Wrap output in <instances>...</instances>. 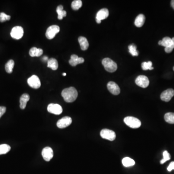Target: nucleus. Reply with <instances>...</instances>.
<instances>
[{"label": "nucleus", "instance_id": "1", "mask_svg": "<svg viewBox=\"0 0 174 174\" xmlns=\"http://www.w3.org/2000/svg\"><path fill=\"white\" fill-rule=\"evenodd\" d=\"M62 96L66 102L72 103L76 100L78 96V93L74 87H71L64 89L62 93Z\"/></svg>", "mask_w": 174, "mask_h": 174}, {"label": "nucleus", "instance_id": "13", "mask_svg": "<svg viewBox=\"0 0 174 174\" xmlns=\"http://www.w3.org/2000/svg\"><path fill=\"white\" fill-rule=\"evenodd\" d=\"M42 155L46 161L47 162L50 161L53 157V151L52 149L49 147H45L42 151Z\"/></svg>", "mask_w": 174, "mask_h": 174}, {"label": "nucleus", "instance_id": "20", "mask_svg": "<svg viewBox=\"0 0 174 174\" xmlns=\"http://www.w3.org/2000/svg\"><path fill=\"white\" fill-rule=\"evenodd\" d=\"M172 43H173V41H172L171 38H170L169 37H165L162 40L159 41L158 44L159 45L164 46L166 48H168L169 46H170Z\"/></svg>", "mask_w": 174, "mask_h": 174}, {"label": "nucleus", "instance_id": "14", "mask_svg": "<svg viewBox=\"0 0 174 174\" xmlns=\"http://www.w3.org/2000/svg\"><path fill=\"white\" fill-rule=\"evenodd\" d=\"M107 87L109 91L114 95H117L120 93V88L114 82L110 81L107 84Z\"/></svg>", "mask_w": 174, "mask_h": 174}, {"label": "nucleus", "instance_id": "11", "mask_svg": "<svg viewBox=\"0 0 174 174\" xmlns=\"http://www.w3.org/2000/svg\"><path fill=\"white\" fill-rule=\"evenodd\" d=\"M72 120L69 117H65L58 121L57 126L61 129L66 128L69 126L72 123Z\"/></svg>", "mask_w": 174, "mask_h": 174}, {"label": "nucleus", "instance_id": "25", "mask_svg": "<svg viewBox=\"0 0 174 174\" xmlns=\"http://www.w3.org/2000/svg\"><path fill=\"white\" fill-rule=\"evenodd\" d=\"M164 118L165 121L167 123L174 124V113H167L164 115Z\"/></svg>", "mask_w": 174, "mask_h": 174}, {"label": "nucleus", "instance_id": "36", "mask_svg": "<svg viewBox=\"0 0 174 174\" xmlns=\"http://www.w3.org/2000/svg\"><path fill=\"white\" fill-rule=\"evenodd\" d=\"M171 5L172 7L174 9V0H172L171 1Z\"/></svg>", "mask_w": 174, "mask_h": 174}, {"label": "nucleus", "instance_id": "35", "mask_svg": "<svg viewBox=\"0 0 174 174\" xmlns=\"http://www.w3.org/2000/svg\"><path fill=\"white\" fill-rule=\"evenodd\" d=\"M43 61H45V62H46L47 61L48 62V60H49V59H48V57L47 56H44V57L43 58Z\"/></svg>", "mask_w": 174, "mask_h": 174}, {"label": "nucleus", "instance_id": "37", "mask_svg": "<svg viewBox=\"0 0 174 174\" xmlns=\"http://www.w3.org/2000/svg\"><path fill=\"white\" fill-rule=\"evenodd\" d=\"M62 75H63V76H66V74L65 73L62 74Z\"/></svg>", "mask_w": 174, "mask_h": 174}, {"label": "nucleus", "instance_id": "7", "mask_svg": "<svg viewBox=\"0 0 174 174\" xmlns=\"http://www.w3.org/2000/svg\"><path fill=\"white\" fill-rule=\"evenodd\" d=\"M24 34V30L21 26H16L11 30V36L13 38L18 40L22 38Z\"/></svg>", "mask_w": 174, "mask_h": 174}, {"label": "nucleus", "instance_id": "15", "mask_svg": "<svg viewBox=\"0 0 174 174\" xmlns=\"http://www.w3.org/2000/svg\"><path fill=\"white\" fill-rule=\"evenodd\" d=\"M84 62V59L83 58L78 57V56L75 54L71 55L70 60L69 61L70 65L72 66H76L78 64L83 63Z\"/></svg>", "mask_w": 174, "mask_h": 174}, {"label": "nucleus", "instance_id": "9", "mask_svg": "<svg viewBox=\"0 0 174 174\" xmlns=\"http://www.w3.org/2000/svg\"><path fill=\"white\" fill-rule=\"evenodd\" d=\"M48 111L50 113L60 115L62 112V107L56 103H50L48 106Z\"/></svg>", "mask_w": 174, "mask_h": 174}, {"label": "nucleus", "instance_id": "31", "mask_svg": "<svg viewBox=\"0 0 174 174\" xmlns=\"http://www.w3.org/2000/svg\"><path fill=\"white\" fill-rule=\"evenodd\" d=\"M11 17L9 15H6L5 13H0V22H5V21L10 20Z\"/></svg>", "mask_w": 174, "mask_h": 174}, {"label": "nucleus", "instance_id": "5", "mask_svg": "<svg viewBox=\"0 0 174 174\" xmlns=\"http://www.w3.org/2000/svg\"><path fill=\"white\" fill-rule=\"evenodd\" d=\"M60 27L58 25H52L48 28L46 33V38L52 39L54 38L56 34L60 32Z\"/></svg>", "mask_w": 174, "mask_h": 174}, {"label": "nucleus", "instance_id": "24", "mask_svg": "<svg viewBox=\"0 0 174 174\" xmlns=\"http://www.w3.org/2000/svg\"><path fill=\"white\" fill-rule=\"evenodd\" d=\"M14 65H15L14 61L12 60H9L5 65V69L6 72L8 73H12Z\"/></svg>", "mask_w": 174, "mask_h": 174}, {"label": "nucleus", "instance_id": "23", "mask_svg": "<svg viewBox=\"0 0 174 174\" xmlns=\"http://www.w3.org/2000/svg\"><path fill=\"white\" fill-rule=\"evenodd\" d=\"M122 163L123 166L125 167L131 166L135 164V162L134 160L129 157H125L123 158L122 161Z\"/></svg>", "mask_w": 174, "mask_h": 174}, {"label": "nucleus", "instance_id": "8", "mask_svg": "<svg viewBox=\"0 0 174 174\" xmlns=\"http://www.w3.org/2000/svg\"><path fill=\"white\" fill-rule=\"evenodd\" d=\"M28 84L30 87L33 89H38L41 86V82L39 78L36 75H33L28 78Z\"/></svg>", "mask_w": 174, "mask_h": 174}, {"label": "nucleus", "instance_id": "38", "mask_svg": "<svg viewBox=\"0 0 174 174\" xmlns=\"http://www.w3.org/2000/svg\"><path fill=\"white\" fill-rule=\"evenodd\" d=\"M173 70H174V67H173Z\"/></svg>", "mask_w": 174, "mask_h": 174}, {"label": "nucleus", "instance_id": "2", "mask_svg": "<svg viewBox=\"0 0 174 174\" xmlns=\"http://www.w3.org/2000/svg\"><path fill=\"white\" fill-rule=\"evenodd\" d=\"M102 63L107 72L113 73L117 70L118 68L117 63L109 58L103 59Z\"/></svg>", "mask_w": 174, "mask_h": 174}, {"label": "nucleus", "instance_id": "10", "mask_svg": "<svg viewBox=\"0 0 174 174\" xmlns=\"http://www.w3.org/2000/svg\"><path fill=\"white\" fill-rule=\"evenodd\" d=\"M109 16V11L107 9L103 8L98 12L96 14V22L100 24L101 23L102 20L106 19Z\"/></svg>", "mask_w": 174, "mask_h": 174}, {"label": "nucleus", "instance_id": "26", "mask_svg": "<svg viewBox=\"0 0 174 174\" xmlns=\"http://www.w3.org/2000/svg\"><path fill=\"white\" fill-rule=\"evenodd\" d=\"M11 150L10 146L7 144H2L0 145V155L5 154Z\"/></svg>", "mask_w": 174, "mask_h": 174}, {"label": "nucleus", "instance_id": "28", "mask_svg": "<svg viewBox=\"0 0 174 174\" xmlns=\"http://www.w3.org/2000/svg\"><path fill=\"white\" fill-rule=\"evenodd\" d=\"M152 65V63L150 61H149L147 62H143L142 63V68L143 70H145V71H146L147 70H151L154 69Z\"/></svg>", "mask_w": 174, "mask_h": 174}, {"label": "nucleus", "instance_id": "18", "mask_svg": "<svg viewBox=\"0 0 174 174\" xmlns=\"http://www.w3.org/2000/svg\"><path fill=\"white\" fill-rule=\"evenodd\" d=\"M43 53V50L41 49L33 47L30 49L29 54L31 57H39L41 56Z\"/></svg>", "mask_w": 174, "mask_h": 174}, {"label": "nucleus", "instance_id": "17", "mask_svg": "<svg viewBox=\"0 0 174 174\" xmlns=\"http://www.w3.org/2000/svg\"><path fill=\"white\" fill-rule=\"evenodd\" d=\"M78 42L81 46V49L82 50H86L89 46V42L85 37L80 36L78 38Z\"/></svg>", "mask_w": 174, "mask_h": 174}, {"label": "nucleus", "instance_id": "32", "mask_svg": "<svg viewBox=\"0 0 174 174\" xmlns=\"http://www.w3.org/2000/svg\"><path fill=\"white\" fill-rule=\"evenodd\" d=\"M172 40L173 43L168 48H166L164 49L166 52L167 53L171 52L172 51H173V49H174V37L172 38Z\"/></svg>", "mask_w": 174, "mask_h": 174}, {"label": "nucleus", "instance_id": "6", "mask_svg": "<svg viewBox=\"0 0 174 174\" xmlns=\"http://www.w3.org/2000/svg\"><path fill=\"white\" fill-rule=\"evenodd\" d=\"M135 82L137 85L143 88H147L150 84L149 78L144 75H140L137 77Z\"/></svg>", "mask_w": 174, "mask_h": 174}, {"label": "nucleus", "instance_id": "22", "mask_svg": "<svg viewBox=\"0 0 174 174\" xmlns=\"http://www.w3.org/2000/svg\"><path fill=\"white\" fill-rule=\"evenodd\" d=\"M56 11L58 15V18L59 20H62L63 17L66 16V11L63 10V7L62 5H59L57 8Z\"/></svg>", "mask_w": 174, "mask_h": 174}, {"label": "nucleus", "instance_id": "33", "mask_svg": "<svg viewBox=\"0 0 174 174\" xmlns=\"http://www.w3.org/2000/svg\"><path fill=\"white\" fill-rule=\"evenodd\" d=\"M6 107L5 106H0V118L5 113L6 111Z\"/></svg>", "mask_w": 174, "mask_h": 174}, {"label": "nucleus", "instance_id": "3", "mask_svg": "<svg viewBox=\"0 0 174 174\" xmlns=\"http://www.w3.org/2000/svg\"><path fill=\"white\" fill-rule=\"evenodd\" d=\"M124 122L130 128L136 129L140 127L141 122L139 119L133 117H127L124 119Z\"/></svg>", "mask_w": 174, "mask_h": 174}, {"label": "nucleus", "instance_id": "29", "mask_svg": "<svg viewBox=\"0 0 174 174\" xmlns=\"http://www.w3.org/2000/svg\"><path fill=\"white\" fill-rule=\"evenodd\" d=\"M129 51L130 53L133 56H138V52L136 50V46L132 44L128 46Z\"/></svg>", "mask_w": 174, "mask_h": 174}, {"label": "nucleus", "instance_id": "19", "mask_svg": "<svg viewBox=\"0 0 174 174\" xmlns=\"http://www.w3.org/2000/svg\"><path fill=\"white\" fill-rule=\"evenodd\" d=\"M145 17L143 14H139L135 18L134 24L137 27H141L144 25Z\"/></svg>", "mask_w": 174, "mask_h": 174}, {"label": "nucleus", "instance_id": "30", "mask_svg": "<svg viewBox=\"0 0 174 174\" xmlns=\"http://www.w3.org/2000/svg\"><path fill=\"white\" fill-rule=\"evenodd\" d=\"M163 158L160 161V163L161 164H163L165 163L166 161L170 160L171 159V156L170 154L168 153V151L166 150H165L163 152Z\"/></svg>", "mask_w": 174, "mask_h": 174}, {"label": "nucleus", "instance_id": "4", "mask_svg": "<svg viewBox=\"0 0 174 174\" xmlns=\"http://www.w3.org/2000/svg\"><path fill=\"white\" fill-rule=\"evenodd\" d=\"M100 135L103 138L107 139L109 141H114L116 138V134L113 131L109 129H103L100 132Z\"/></svg>", "mask_w": 174, "mask_h": 174}, {"label": "nucleus", "instance_id": "21", "mask_svg": "<svg viewBox=\"0 0 174 174\" xmlns=\"http://www.w3.org/2000/svg\"><path fill=\"white\" fill-rule=\"evenodd\" d=\"M48 67L50 68L53 70H56L58 68V62L56 59L54 58H50L49 59L48 62Z\"/></svg>", "mask_w": 174, "mask_h": 174}, {"label": "nucleus", "instance_id": "16", "mask_svg": "<svg viewBox=\"0 0 174 174\" xmlns=\"http://www.w3.org/2000/svg\"><path fill=\"white\" fill-rule=\"evenodd\" d=\"M30 100V96L28 94L24 93L22 94L20 98V107L21 109H25L27 102Z\"/></svg>", "mask_w": 174, "mask_h": 174}, {"label": "nucleus", "instance_id": "12", "mask_svg": "<svg viewBox=\"0 0 174 174\" xmlns=\"http://www.w3.org/2000/svg\"><path fill=\"white\" fill-rule=\"evenodd\" d=\"M174 96V90L172 89H167L164 90L161 94V99L162 101L168 102L170 101L172 98Z\"/></svg>", "mask_w": 174, "mask_h": 174}, {"label": "nucleus", "instance_id": "34", "mask_svg": "<svg viewBox=\"0 0 174 174\" xmlns=\"http://www.w3.org/2000/svg\"><path fill=\"white\" fill-rule=\"evenodd\" d=\"M172 170H174V162H172L167 167L168 171H171Z\"/></svg>", "mask_w": 174, "mask_h": 174}, {"label": "nucleus", "instance_id": "27", "mask_svg": "<svg viewBox=\"0 0 174 174\" xmlns=\"http://www.w3.org/2000/svg\"><path fill=\"white\" fill-rule=\"evenodd\" d=\"M82 5V2L81 0L74 1L71 4V7L73 10H78L81 8Z\"/></svg>", "mask_w": 174, "mask_h": 174}]
</instances>
